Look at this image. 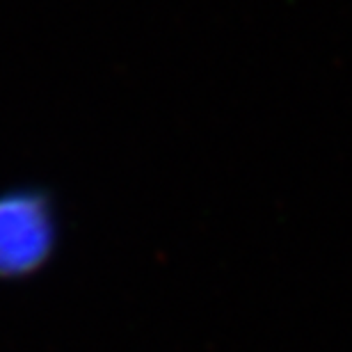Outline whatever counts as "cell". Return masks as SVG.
Returning <instances> with one entry per match:
<instances>
[{"instance_id":"cell-1","label":"cell","mask_w":352,"mask_h":352,"mask_svg":"<svg viewBox=\"0 0 352 352\" xmlns=\"http://www.w3.org/2000/svg\"><path fill=\"white\" fill-rule=\"evenodd\" d=\"M62 215L58 197L39 183L0 190V281L39 274L58 254Z\"/></svg>"}]
</instances>
